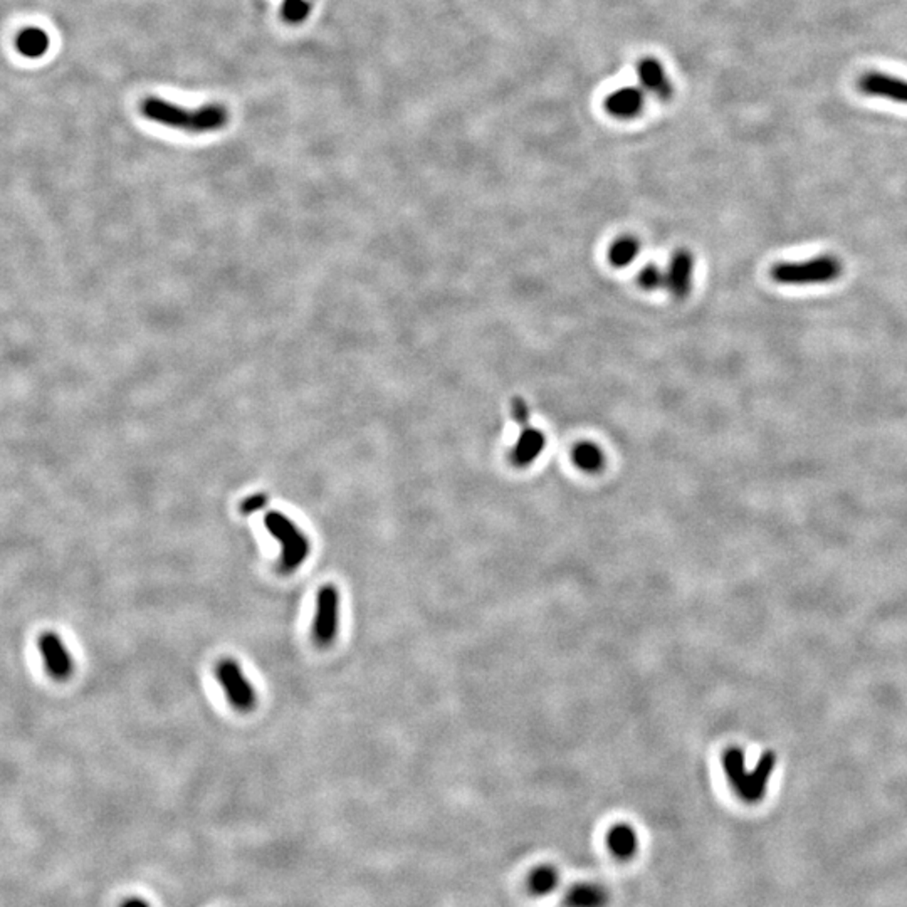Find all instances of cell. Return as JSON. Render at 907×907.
<instances>
[{
    "label": "cell",
    "mask_w": 907,
    "mask_h": 907,
    "mask_svg": "<svg viewBox=\"0 0 907 907\" xmlns=\"http://www.w3.org/2000/svg\"><path fill=\"white\" fill-rule=\"evenodd\" d=\"M859 88L867 96L886 98L907 105V81L903 77L872 71L862 76L859 79Z\"/></svg>",
    "instance_id": "obj_8"
},
{
    "label": "cell",
    "mask_w": 907,
    "mask_h": 907,
    "mask_svg": "<svg viewBox=\"0 0 907 907\" xmlns=\"http://www.w3.org/2000/svg\"><path fill=\"white\" fill-rule=\"evenodd\" d=\"M723 765H725V773L729 785L733 786V790L740 797L741 791L744 788V783H746V778H748V771H746V767H744V753H742V750L738 748V746L727 748L725 758H723Z\"/></svg>",
    "instance_id": "obj_16"
},
{
    "label": "cell",
    "mask_w": 907,
    "mask_h": 907,
    "mask_svg": "<svg viewBox=\"0 0 907 907\" xmlns=\"http://www.w3.org/2000/svg\"><path fill=\"white\" fill-rule=\"evenodd\" d=\"M775 767H776L775 751L763 753V756L756 763L755 770L748 771V778H746V783H744V788L740 795L741 800L746 801L750 805H755V803L763 800L767 795V788H768V782L775 771Z\"/></svg>",
    "instance_id": "obj_9"
},
{
    "label": "cell",
    "mask_w": 907,
    "mask_h": 907,
    "mask_svg": "<svg viewBox=\"0 0 907 907\" xmlns=\"http://www.w3.org/2000/svg\"><path fill=\"white\" fill-rule=\"evenodd\" d=\"M39 652L45 670L52 679H68L73 674V657L56 632L51 630L39 637Z\"/></svg>",
    "instance_id": "obj_7"
},
{
    "label": "cell",
    "mask_w": 907,
    "mask_h": 907,
    "mask_svg": "<svg viewBox=\"0 0 907 907\" xmlns=\"http://www.w3.org/2000/svg\"><path fill=\"white\" fill-rule=\"evenodd\" d=\"M559 886V872L557 867L543 863L534 867L528 876V891L536 895L543 897L555 891Z\"/></svg>",
    "instance_id": "obj_15"
},
{
    "label": "cell",
    "mask_w": 907,
    "mask_h": 907,
    "mask_svg": "<svg viewBox=\"0 0 907 907\" xmlns=\"http://www.w3.org/2000/svg\"><path fill=\"white\" fill-rule=\"evenodd\" d=\"M546 449V436L538 427H523L514 442L510 459L516 468L531 466Z\"/></svg>",
    "instance_id": "obj_10"
},
{
    "label": "cell",
    "mask_w": 907,
    "mask_h": 907,
    "mask_svg": "<svg viewBox=\"0 0 907 907\" xmlns=\"http://www.w3.org/2000/svg\"><path fill=\"white\" fill-rule=\"evenodd\" d=\"M121 907H150V906H148V904H147V903H145L143 899H136V897H133V899H128V901H124V903H123V906Z\"/></svg>",
    "instance_id": "obj_24"
},
{
    "label": "cell",
    "mask_w": 907,
    "mask_h": 907,
    "mask_svg": "<svg viewBox=\"0 0 907 907\" xmlns=\"http://www.w3.org/2000/svg\"><path fill=\"white\" fill-rule=\"evenodd\" d=\"M141 113L145 118L155 123L190 133L221 130L229 120V113L224 106L204 105L197 109H187L185 106L175 105L160 98H147L141 103Z\"/></svg>",
    "instance_id": "obj_1"
},
{
    "label": "cell",
    "mask_w": 907,
    "mask_h": 907,
    "mask_svg": "<svg viewBox=\"0 0 907 907\" xmlns=\"http://www.w3.org/2000/svg\"><path fill=\"white\" fill-rule=\"evenodd\" d=\"M695 259L691 251L678 249L665 269V289L678 301L686 300L694 285Z\"/></svg>",
    "instance_id": "obj_6"
},
{
    "label": "cell",
    "mask_w": 907,
    "mask_h": 907,
    "mask_svg": "<svg viewBox=\"0 0 907 907\" xmlns=\"http://www.w3.org/2000/svg\"><path fill=\"white\" fill-rule=\"evenodd\" d=\"M640 253V242L634 236H620L608 247V261L615 268H627Z\"/></svg>",
    "instance_id": "obj_17"
},
{
    "label": "cell",
    "mask_w": 907,
    "mask_h": 907,
    "mask_svg": "<svg viewBox=\"0 0 907 907\" xmlns=\"http://www.w3.org/2000/svg\"><path fill=\"white\" fill-rule=\"evenodd\" d=\"M606 847L620 861H629L638 848L637 833L630 825L619 823L606 833Z\"/></svg>",
    "instance_id": "obj_13"
},
{
    "label": "cell",
    "mask_w": 907,
    "mask_h": 907,
    "mask_svg": "<svg viewBox=\"0 0 907 907\" xmlns=\"http://www.w3.org/2000/svg\"><path fill=\"white\" fill-rule=\"evenodd\" d=\"M511 417H513L514 422L518 423L521 429L528 427L531 410H529L528 404H526L525 398L514 397L513 402H511Z\"/></svg>",
    "instance_id": "obj_22"
},
{
    "label": "cell",
    "mask_w": 907,
    "mask_h": 907,
    "mask_svg": "<svg viewBox=\"0 0 907 907\" xmlns=\"http://www.w3.org/2000/svg\"><path fill=\"white\" fill-rule=\"evenodd\" d=\"M637 281H638V286L646 291L661 289L665 286V271L661 269L657 264H647L638 272Z\"/></svg>",
    "instance_id": "obj_20"
},
{
    "label": "cell",
    "mask_w": 907,
    "mask_h": 907,
    "mask_svg": "<svg viewBox=\"0 0 907 907\" xmlns=\"http://www.w3.org/2000/svg\"><path fill=\"white\" fill-rule=\"evenodd\" d=\"M268 502V498L264 494H256V496H251V498L245 499L242 502V513H256L261 508H264Z\"/></svg>",
    "instance_id": "obj_23"
},
{
    "label": "cell",
    "mask_w": 907,
    "mask_h": 907,
    "mask_svg": "<svg viewBox=\"0 0 907 907\" xmlns=\"http://www.w3.org/2000/svg\"><path fill=\"white\" fill-rule=\"evenodd\" d=\"M266 528L283 548L281 568L285 572H293L301 566L309 555V542L300 528L285 514L276 511L266 514Z\"/></svg>",
    "instance_id": "obj_3"
},
{
    "label": "cell",
    "mask_w": 907,
    "mask_h": 907,
    "mask_svg": "<svg viewBox=\"0 0 907 907\" xmlns=\"http://www.w3.org/2000/svg\"><path fill=\"white\" fill-rule=\"evenodd\" d=\"M842 272H844L842 261L827 254L801 262H780L771 268V277L778 285L808 286V285H829L831 281L839 279Z\"/></svg>",
    "instance_id": "obj_2"
},
{
    "label": "cell",
    "mask_w": 907,
    "mask_h": 907,
    "mask_svg": "<svg viewBox=\"0 0 907 907\" xmlns=\"http://www.w3.org/2000/svg\"><path fill=\"white\" fill-rule=\"evenodd\" d=\"M340 595L333 585H325L317 591V610L313 620V637L319 646L332 644L338 632Z\"/></svg>",
    "instance_id": "obj_5"
},
{
    "label": "cell",
    "mask_w": 907,
    "mask_h": 907,
    "mask_svg": "<svg viewBox=\"0 0 907 907\" xmlns=\"http://www.w3.org/2000/svg\"><path fill=\"white\" fill-rule=\"evenodd\" d=\"M574 462L585 472H598L605 466V454L595 442H580L574 447Z\"/></svg>",
    "instance_id": "obj_18"
},
{
    "label": "cell",
    "mask_w": 907,
    "mask_h": 907,
    "mask_svg": "<svg viewBox=\"0 0 907 907\" xmlns=\"http://www.w3.org/2000/svg\"><path fill=\"white\" fill-rule=\"evenodd\" d=\"M215 678L234 708L249 710L256 704V691L253 684L245 679L241 665L232 659H224L215 667Z\"/></svg>",
    "instance_id": "obj_4"
},
{
    "label": "cell",
    "mask_w": 907,
    "mask_h": 907,
    "mask_svg": "<svg viewBox=\"0 0 907 907\" xmlns=\"http://www.w3.org/2000/svg\"><path fill=\"white\" fill-rule=\"evenodd\" d=\"M637 76L644 90L649 91L654 96L667 100L672 94V84L670 79L665 73L664 66L657 60H642L637 66Z\"/></svg>",
    "instance_id": "obj_12"
},
{
    "label": "cell",
    "mask_w": 907,
    "mask_h": 907,
    "mask_svg": "<svg viewBox=\"0 0 907 907\" xmlns=\"http://www.w3.org/2000/svg\"><path fill=\"white\" fill-rule=\"evenodd\" d=\"M309 12V4L304 0H285L283 17L291 24H298L306 19Z\"/></svg>",
    "instance_id": "obj_21"
},
{
    "label": "cell",
    "mask_w": 907,
    "mask_h": 907,
    "mask_svg": "<svg viewBox=\"0 0 907 907\" xmlns=\"http://www.w3.org/2000/svg\"><path fill=\"white\" fill-rule=\"evenodd\" d=\"M644 101H646V96L640 88L623 86V88H619L608 94V98L605 101V108L612 116H615L619 120H632L637 115L642 113Z\"/></svg>",
    "instance_id": "obj_11"
},
{
    "label": "cell",
    "mask_w": 907,
    "mask_h": 907,
    "mask_svg": "<svg viewBox=\"0 0 907 907\" xmlns=\"http://www.w3.org/2000/svg\"><path fill=\"white\" fill-rule=\"evenodd\" d=\"M566 907H605L608 904V892L598 884H574L565 894Z\"/></svg>",
    "instance_id": "obj_14"
},
{
    "label": "cell",
    "mask_w": 907,
    "mask_h": 907,
    "mask_svg": "<svg viewBox=\"0 0 907 907\" xmlns=\"http://www.w3.org/2000/svg\"><path fill=\"white\" fill-rule=\"evenodd\" d=\"M17 49L26 58H41L49 47V37L41 29L22 30L17 36Z\"/></svg>",
    "instance_id": "obj_19"
}]
</instances>
